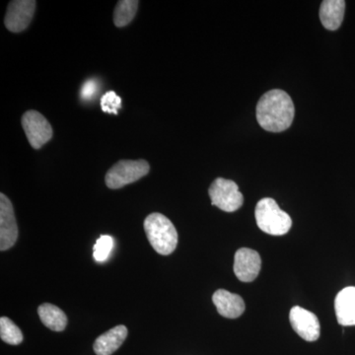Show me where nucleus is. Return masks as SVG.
Segmentation results:
<instances>
[{
  "label": "nucleus",
  "instance_id": "f257e3e1",
  "mask_svg": "<svg viewBox=\"0 0 355 355\" xmlns=\"http://www.w3.org/2000/svg\"><path fill=\"white\" fill-rule=\"evenodd\" d=\"M256 111L257 121L263 130L282 132L291 127L295 107L286 91L272 89L261 96Z\"/></svg>",
  "mask_w": 355,
  "mask_h": 355
},
{
  "label": "nucleus",
  "instance_id": "f03ea898",
  "mask_svg": "<svg viewBox=\"0 0 355 355\" xmlns=\"http://www.w3.org/2000/svg\"><path fill=\"white\" fill-rule=\"evenodd\" d=\"M147 239L158 254L168 256L176 250L178 232L169 218L161 214H151L144 220Z\"/></svg>",
  "mask_w": 355,
  "mask_h": 355
},
{
  "label": "nucleus",
  "instance_id": "7ed1b4c3",
  "mask_svg": "<svg viewBox=\"0 0 355 355\" xmlns=\"http://www.w3.org/2000/svg\"><path fill=\"white\" fill-rule=\"evenodd\" d=\"M254 216L259 228L266 234L286 235L291 229V217L273 198H265L257 203Z\"/></svg>",
  "mask_w": 355,
  "mask_h": 355
},
{
  "label": "nucleus",
  "instance_id": "20e7f679",
  "mask_svg": "<svg viewBox=\"0 0 355 355\" xmlns=\"http://www.w3.org/2000/svg\"><path fill=\"white\" fill-rule=\"evenodd\" d=\"M150 166L146 160H121L107 173L105 182L112 190H118L146 176Z\"/></svg>",
  "mask_w": 355,
  "mask_h": 355
},
{
  "label": "nucleus",
  "instance_id": "39448f33",
  "mask_svg": "<svg viewBox=\"0 0 355 355\" xmlns=\"http://www.w3.org/2000/svg\"><path fill=\"white\" fill-rule=\"evenodd\" d=\"M211 205L225 212H234L244 203V197L234 181L217 178L209 187Z\"/></svg>",
  "mask_w": 355,
  "mask_h": 355
},
{
  "label": "nucleus",
  "instance_id": "423d86ee",
  "mask_svg": "<svg viewBox=\"0 0 355 355\" xmlns=\"http://www.w3.org/2000/svg\"><path fill=\"white\" fill-rule=\"evenodd\" d=\"M22 127L33 148L40 149L53 137V128L39 112H26L22 116Z\"/></svg>",
  "mask_w": 355,
  "mask_h": 355
},
{
  "label": "nucleus",
  "instance_id": "0eeeda50",
  "mask_svg": "<svg viewBox=\"0 0 355 355\" xmlns=\"http://www.w3.org/2000/svg\"><path fill=\"white\" fill-rule=\"evenodd\" d=\"M18 239V226L12 202L4 193L0 195V250L12 248Z\"/></svg>",
  "mask_w": 355,
  "mask_h": 355
},
{
  "label": "nucleus",
  "instance_id": "6e6552de",
  "mask_svg": "<svg viewBox=\"0 0 355 355\" xmlns=\"http://www.w3.org/2000/svg\"><path fill=\"white\" fill-rule=\"evenodd\" d=\"M36 1L34 0H14L8 4L4 24L10 32L20 33L24 31L30 25L35 10Z\"/></svg>",
  "mask_w": 355,
  "mask_h": 355
},
{
  "label": "nucleus",
  "instance_id": "1a4fd4ad",
  "mask_svg": "<svg viewBox=\"0 0 355 355\" xmlns=\"http://www.w3.org/2000/svg\"><path fill=\"white\" fill-rule=\"evenodd\" d=\"M289 320L293 330L306 342H315L319 338L321 326L314 313L295 306L289 313Z\"/></svg>",
  "mask_w": 355,
  "mask_h": 355
},
{
  "label": "nucleus",
  "instance_id": "9d476101",
  "mask_svg": "<svg viewBox=\"0 0 355 355\" xmlns=\"http://www.w3.org/2000/svg\"><path fill=\"white\" fill-rule=\"evenodd\" d=\"M260 254L249 248H241L235 254L233 270L237 279L243 282H252L261 272Z\"/></svg>",
  "mask_w": 355,
  "mask_h": 355
},
{
  "label": "nucleus",
  "instance_id": "9b49d317",
  "mask_svg": "<svg viewBox=\"0 0 355 355\" xmlns=\"http://www.w3.org/2000/svg\"><path fill=\"white\" fill-rule=\"evenodd\" d=\"M212 301L217 312L228 319H236L244 313L245 302L241 296L231 293L225 289H218L214 292Z\"/></svg>",
  "mask_w": 355,
  "mask_h": 355
},
{
  "label": "nucleus",
  "instance_id": "f8f14e48",
  "mask_svg": "<svg viewBox=\"0 0 355 355\" xmlns=\"http://www.w3.org/2000/svg\"><path fill=\"white\" fill-rule=\"evenodd\" d=\"M336 316L343 327L355 326V287L349 286L338 292L335 300Z\"/></svg>",
  "mask_w": 355,
  "mask_h": 355
},
{
  "label": "nucleus",
  "instance_id": "ddd939ff",
  "mask_svg": "<svg viewBox=\"0 0 355 355\" xmlns=\"http://www.w3.org/2000/svg\"><path fill=\"white\" fill-rule=\"evenodd\" d=\"M127 336V327L123 324L114 327L95 340L93 349L97 355H112L120 349Z\"/></svg>",
  "mask_w": 355,
  "mask_h": 355
},
{
  "label": "nucleus",
  "instance_id": "4468645a",
  "mask_svg": "<svg viewBox=\"0 0 355 355\" xmlns=\"http://www.w3.org/2000/svg\"><path fill=\"white\" fill-rule=\"evenodd\" d=\"M345 10L343 0H324L320 7V20L327 30L336 31L342 25Z\"/></svg>",
  "mask_w": 355,
  "mask_h": 355
},
{
  "label": "nucleus",
  "instance_id": "2eb2a0df",
  "mask_svg": "<svg viewBox=\"0 0 355 355\" xmlns=\"http://www.w3.org/2000/svg\"><path fill=\"white\" fill-rule=\"evenodd\" d=\"M42 323L51 331H62L67 328V317L64 311L53 304H42L38 308Z\"/></svg>",
  "mask_w": 355,
  "mask_h": 355
},
{
  "label": "nucleus",
  "instance_id": "dca6fc26",
  "mask_svg": "<svg viewBox=\"0 0 355 355\" xmlns=\"http://www.w3.org/2000/svg\"><path fill=\"white\" fill-rule=\"evenodd\" d=\"M139 2L137 0H121L114 11V24L116 27H125L130 24L137 14Z\"/></svg>",
  "mask_w": 355,
  "mask_h": 355
},
{
  "label": "nucleus",
  "instance_id": "f3484780",
  "mask_svg": "<svg viewBox=\"0 0 355 355\" xmlns=\"http://www.w3.org/2000/svg\"><path fill=\"white\" fill-rule=\"evenodd\" d=\"M0 336L4 343L11 345H18L23 342L22 331L7 317L0 319Z\"/></svg>",
  "mask_w": 355,
  "mask_h": 355
},
{
  "label": "nucleus",
  "instance_id": "a211bd4d",
  "mask_svg": "<svg viewBox=\"0 0 355 355\" xmlns=\"http://www.w3.org/2000/svg\"><path fill=\"white\" fill-rule=\"evenodd\" d=\"M113 248V237L109 235H102L93 247V250H94L93 257H94L96 261L102 263V261H105L109 258Z\"/></svg>",
  "mask_w": 355,
  "mask_h": 355
},
{
  "label": "nucleus",
  "instance_id": "6ab92c4d",
  "mask_svg": "<svg viewBox=\"0 0 355 355\" xmlns=\"http://www.w3.org/2000/svg\"><path fill=\"white\" fill-rule=\"evenodd\" d=\"M121 99L116 94L114 91H109L102 96L101 108L105 113L118 114V110L121 108Z\"/></svg>",
  "mask_w": 355,
  "mask_h": 355
},
{
  "label": "nucleus",
  "instance_id": "aec40b11",
  "mask_svg": "<svg viewBox=\"0 0 355 355\" xmlns=\"http://www.w3.org/2000/svg\"><path fill=\"white\" fill-rule=\"evenodd\" d=\"M98 85L95 80H88L83 84L81 88V98L83 100H90L97 93Z\"/></svg>",
  "mask_w": 355,
  "mask_h": 355
}]
</instances>
